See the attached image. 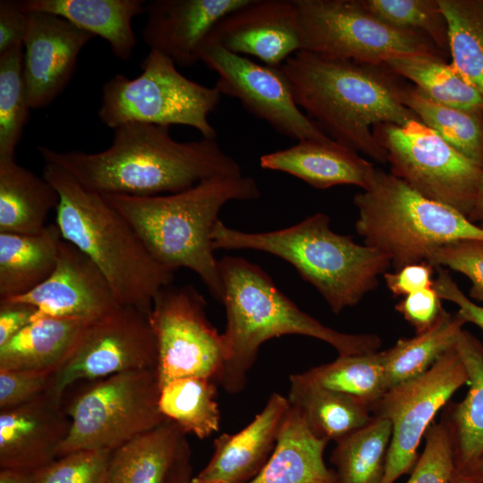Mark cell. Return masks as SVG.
Masks as SVG:
<instances>
[{
  "label": "cell",
  "instance_id": "6da1fadb",
  "mask_svg": "<svg viewBox=\"0 0 483 483\" xmlns=\"http://www.w3.org/2000/svg\"><path fill=\"white\" fill-rule=\"evenodd\" d=\"M103 151L37 149L47 164L71 174L85 189L100 195L157 196L177 193L216 176L242 175L239 164L216 139L181 142L170 126L129 123L114 129Z\"/></svg>",
  "mask_w": 483,
  "mask_h": 483
},
{
  "label": "cell",
  "instance_id": "7a4b0ae2",
  "mask_svg": "<svg viewBox=\"0 0 483 483\" xmlns=\"http://www.w3.org/2000/svg\"><path fill=\"white\" fill-rule=\"evenodd\" d=\"M301 109L335 142L380 164L386 153L373 133L381 123L404 125L417 115L400 100L396 75L383 65L300 50L279 67Z\"/></svg>",
  "mask_w": 483,
  "mask_h": 483
},
{
  "label": "cell",
  "instance_id": "3957f363",
  "mask_svg": "<svg viewBox=\"0 0 483 483\" xmlns=\"http://www.w3.org/2000/svg\"><path fill=\"white\" fill-rule=\"evenodd\" d=\"M131 225L153 258L171 272H195L222 301L219 260L212 232L221 208L232 200H253L259 188L250 176H216L177 193L157 196L102 195Z\"/></svg>",
  "mask_w": 483,
  "mask_h": 483
},
{
  "label": "cell",
  "instance_id": "277c9868",
  "mask_svg": "<svg viewBox=\"0 0 483 483\" xmlns=\"http://www.w3.org/2000/svg\"><path fill=\"white\" fill-rule=\"evenodd\" d=\"M219 269L227 359L218 385L228 393L243 390L259 347L275 337L299 335L316 338L330 344L339 356L379 352L382 341L377 335L347 334L323 325L285 296L257 265L225 256L219 260Z\"/></svg>",
  "mask_w": 483,
  "mask_h": 483
},
{
  "label": "cell",
  "instance_id": "5b68a950",
  "mask_svg": "<svg viewBox=\"0 0 483 483\" xmlns=\"http://www.w3.org/2000/svg\"><path fill=\"white\" fill-rule=\"evenodd\" d=\"M43 177L59 194L55 224L63 239L103 273L122 305L149 314L156 294L174 272L157 263L127 220L102 195L85 189L67 171L46 164Z\"/></svg>",
  "mask_w": 483,
  "mask_h": 483
},
{
  "label": "cell",
  "instance_id": "8992f818",
  "mask_svg": "<svg viewBox=\"0 0 483 483\" xmlns=\"http://www.w3.org/2000/svg\"><path fill=\"white\" fill-rule=\"evenodd\" d=\"M212 243L214 250H255L284 259L318 290L335 314L357 305L391 265L380 251L334 232L324 213L264 233L239 231L218 220Z\"/></svg>",
  "mask_w": 483,
  "mask_h": 483
},
{
  "label": "cell",
  "instance_id": "52a82bcc",
  "mask_svg": "<svg viewBox=\"0 0 483 483\" xmlns=\"http://www.w3.org/2000/svg\"><path fill=\"white\" fill-rule=\"evenodd\" d=\"M356 232L364 244L386 255L394 270L426 261L436 248L459 240L483 241V229L465 215L429 199L391 173L376 168L357 193Z\"/></svg>",
  "mask_w": 483,
  "mask_h": 483
},
{
  "label": "cell",
  "instance_id": "ba28073f",
  "mask_svg": "<svg viewBox=\"0 0 483 483\" xmlns=\"http://www.w3.org/2000/svg\"><path fill=\"white\" fill-rule=\"evenodd\" d=\"M175 65L168 56L150 50L138 77L117 73L110 78L102 88L100 121L113 129L129 123L186 125L199 131L202 138L216 139L208 115L222 94L216 86L186 78Z\"/></svg>",
  "mask_w": 483,
  "mask_h": 483
},
{
  "label": "cell",
  "instance_id": "9c48e42d",
  "mask_svg": "<svg viewBox=\"0 0 483 483\" xmlns=\"http://www.w3.org/2000/svg\"><path fill=\"white\" fill-rule=\"evenodd\" d=\"M156 369H136L99 379L67 408L69 434L59 456L80 450L114 451L165 422Z\"/></svg>",
  "mask_w": 483,
  "mask_h": 483
},
{
  "label": "cell",
  "instance_id": "30bf717a",
  "mask_svg": "<svg viewBox=\"0 0 483 483\" xmlns=\"http://www.w3.org/2000/svg\"><path fill=\"white\" fill-rule=\"evenodd\" d=\"M301 50L371 65L409 55L443 56L427 38L393 28L360 0H293Z\"/></svg>",
  "mask_w": 483,
  "mask_h": 483
},
{
  "label": "cell",
  "instance_id": "8fae6325",
  "mask_svg": "<svg viewBox=\"0 0 483 483\" xmlns=\"http://www.w3.org/2000/svg\"><path fill=\"white\" fill-rule=\"evenodd\" d=\"M373 133L386 153L392 174L422 196L469 218L477 199L482 167L417 119L402 126L377 124Z\"/></svg>",
  "mask_w": 483,
  "mask_h": 483
},
{
  "label": "cell",
  "instance_id": "7c38bea8",
  "mask_svg": "<svg viewBox=\"0 0 483 483\" xmlns=\"http://www.w3.org/2000/svg\"><path fill=\"white\" fill-rule=\"evenodd\" d=\"M206 305L191 285L169 284L154 297L148 319L157 342L160 388L189 377L219 383L227 359L226 345L223 333L209 322Z\"/></svg>",
  "mask_w": 483,
  "mask_h": 483
},
{
  "label": "cell",
  "instance_id": "4fadbf2b",
  "mask_svg": "<svg viewBox=\"0 0 483 483\" xmlns=\"http://www.w3.org/2000/svg\"><path fill=\"white\" fill-rule=\"evenodd\" d=\"M157 361V342L148 314L122 305L87 324L69 357L50 376L46 394L62 403L64 392L78 381L156 369Z\"/></svg>",
  "mask_w": 483,
  "mask_h": 483
},
{
  "label": "cell",
  "instance_id": "5bb4252c",
  "mask_svg": "<svg viewBox=\"0 0 483 483\" xmlns=\"http://www.w3.org/2000/svg\"><path fill=\"white\" fill-rule=\"evenodd\" d=\"M469 377L453 347L424 374L389 388L372 411L387 419L392 436L382 483H394L411 472L418 449L437 412Z\"/></svg>",
  "mask_w": 483,
  "mask_h": 483
},
{
  "label": "cell",
  "instance_id": "9a60e30c",
  "mask_svg": "<svg viewBox=\"0 0 483 483\" xmlns=\"http://www.w3.org/2000/svg\"><path fill=\"white\" fill-rule=\"evenodd\" d=\"M199 59L217 73L215 86L222 96L238 99L278 133L298 141H333L298 106L279 67L263 65L208 44L202 45Z\"/></svg>",
  "mask_w": 483,
  "mask_h": 483
},
{
  "label": "cell",
  "instance_id": "2e32d148",
  "mask_svg": "<svg viewBox=\"0 0 483 483\" xmlns=\"http://www.w3.org/2000/svg\"><path fill=\"white\" fill-rule=\"evenodd\" d=\"M13 300L36 307L32 321L54 318L91 323L122 306L99 268L64 240L52 274L29 293Z\"/></svg>",
  "mask_w": 483,
  "mask_h": 483
},
{
  "label": "cell",
  "instance_id": "e0dca14e",
  "mask_svg": "<svg viewBox=\"0 0 483 483\" xmlns=\"http://www.w3.org/2000/svg\"><path fill=\"white\" fill-rule=\"evenodd\" d=\"M23 76L30 108L49 106L66 88L82 48L95 36L47 13H27Z\"/></svg>",
  "mask_w": 483,
  "mask_h": 483
},
{
  "label": "cell",
  "instance_id": "ac0fdd59",
  "mask_svg": "<svg viewBox=\"0 0 483 483\" xmlns=\"http://www.w3.org/2000/svg\"><path fill=\"white\" fill-rule=\"evenodd\" d=\"M204 44L241 55H253L267 66L280 67L301 50L294 2L250 0L222 18Z\"/></svg>",
  "mask_w": 483,
  "mask_h": 483
},
{
  "label": "cell",
  "instance_id": "d6986e66",
  "mask_svg": "<svg viewBox=\"0 0 483 483\" xmlns=\"http://www.w3.org/2000/svg\"><path fill=\"white\" fill-rule=\"evenodd\" d=\"M71 419L47 394L0 411V468L37 470L56 460Z\"/></svg>",
  "mask_w": 483,
  "mask_h": 483
},
{
  "label": "cell",
  "instance_id": "ffe728a7",
  "mask_svg": "<svg viewBox=\"0 0 483 483\" xmlns=\"http://www.w3.org/2000/svg\"><path fill=\"white\" fill-rule=\"evenodd\" d=\"M250 0H152L147 2L144 42L180 66H192L213 27Z\"/></svg>",
  "mask_w": 483,
  "mask_h": 483
},
{
  "label": "cell",
  "instance_id": "44dd1931",
  "mask_svg": "<svg viewBox=\"0 0 483 483\" xmlns=\"http://www.w3.org/2000/svg\"><path fill=\"white\" fill-rule=\"evenodd\" d=\"M290 407L287 398L274 393L264 408L237 433H224L213 444L207 465L194 478L204 482L247 483L269 459Z\"/></svg>",
  "mask_w": 483,
  "mask_h": 483
},
{
  "label": "cell",
  "instance_id": "7402d4cb",
  "mask_svg": "<svg viewBox=\"0 0 483 483\" xmlns=\"http://www.w3.org/2000/svg\"><path fill=\"white\" fill-rule=\"evenodd\" d=\"M259 164L264 169L286 173L320 190L347 184L364 191L376 170L358 152L334 140H301L261 156Z\"/></svg>",
  "mask_w": 483,
  "mask_h": 483
},
{
  "label": "cell",
  "instance_id": "603a6c76",
  "mask_svg": "<svg viewBox=\"0 0 483 483\" xmlns=\"http://www.w3.org/2000/svg\"><path fill=\"white\" fill-rule=\"evenodd\" d=\"M454 348L466 368L469 390L462 401L445 406L441 421L452 440L455 470L467 472L483 453V343L462 329Z\"/></svg>",
  "mask_w": 483,
  "mask_h": 483
},
{
  "label": "cell",
  "instance_id": "cb8c5ba5",
  "mask_svg": "<svg viewBox=\"0 0 483 483\" xmlns=\"http://www.w3.org/2000/svg\"><path fill=\"white\" fill-rule=\"evenodd\" d=\"M143 0H22L25 13H47L106 40L113 54L123 61L131 58L136 45L131 21L145 13Z\"/></svg>",
  "mask_w": 483,
  "mask_h": 483
},
{
  "label": "cell",
  "instance_id": "d4e9b609",
  "mask_svg": "<svg viewBox=\"0 0 483 483\" xmlns=\"http://www.w3.org/2000/svg\"><path fill=\"white\" fill-rule=\"evenodd\" d=\"M326 445L310 431L300 411L290 405L269 459L247 483H336L335 470L324 461Z\"/></svg>",
  "mask_w": 483,
  "mask_h": 483
},
{
  "label": "cell",
  "instance_id": "484cf974",
  "mask_svg": "<svg viewBox=\"0 0 483 483\" xmlns=\"http://www.w3.org/2000/svg\"><path fill=\"white\" fill-rule=\"evenodd\" d=\"M64 239L56 224L37 234L0 233V300L25 295L54 271Z\"/></svg>",
  "mask_w": 483,
  "mask_h": 483
},
{
  "label": "cell",
  "instance_id": "4316f807",
  "mask_svg": "<svg viewBox=\"0 0 483 483\" xmlns=\"http://www.w3.org/2000/svg\"><path fill=\"white\" fill-rule=\"evenodd\" d=\"M186 442L166 419L112 451L107 483H166Z\"/></svg>",
  "mask_w": 483,
  "mask_h": 483
},
{
  "label": "cell",
  "instance_id": "83f0119b",
  "mask_svg": "<svg viewBox=\"0 0 483 483\" xmlns=\"http://www.w3.org/2000/svg\"><path fill=\"white\" fill-rule=\"evenodd\" d=\"M87 324L54 318L32 321L0 346V369L52 375L69 357Z\"/></svg>",
  "mask_w": 483,
  "mask_h": 483
},
{
  "label": "cell",
  "instance_id": "f1b7e54d",
  "mask_svg": "<svg viewBox=\"0 0 483 483\" xmlns=\"http://www.w3.org/2000/svg\"><path fill=\"white\" fill-rule=\"evenodd\" d=\"M55 187L13 159L0 160V233L37 234L56 209Z\"/></svg>",
  "mask_w": 483,
  "mask_h": 483
},
{
  "label": "cell",
  "instance_id": "f546056e",
  "mask_svg": "<svg viewBox=\"0 0 483 483\" xmlns=\"http://www.w3.org/2000/svg\"><path fill=\"white\" fill-rule=\"evenodd\" d=\"M287 400L300 411L310 431L335 443L366 425L372 412L349 397L323 387L303 373L290 377Z\"/></svg>",
  "mask_w": 483,
  "mask_h": 483
},
{
  "label": "cell",
  "instance_id": "4dcf8cb0",
  "mask_svg": "<svg viewBox=\"0 0 483 483\" xmlns=\"http://www.w3.org/2000/svg\"><path fill=\"white\" fill-rule=\"evenodd\" d=\"M464 322L443 310L428 330L411 338L399 339L383 352L387 388L413 379L428 371L445 353L453 349Z\"/></svg>",
  "mask_w": 483,
  "mask_h": 483
},
{
  "label": "cell",
  "instance_id": "1f68e13d",
  "mask_svg": "<svg viewBox=\"0 0 483 483\" xmlns=\"http://www.w3.org/2000/svg\"><path fill=\"white\" fill-rule=\"evenodd\" d=\"M400 100L422 123L483 168V113L440 104L411 85L402 84Z\"/></svg>",
  "mask_w": 483,
  "mask_h": 483
},
{
  "label": "cell",
  "instance_id": "d6a6232c",
  "mask_svg": "<svg viewBox=\"0 0 483 483\" xmlns=\"http://www.w3.org/2000/svg\"><path fill=\"white\" fill-rule=\"evenodd\" d=\"M392 436L387 419L373 416L335 444L330 462L336 483H382Z\"/></svg>",
  "mask_w": 483,
  "mask_h": 483
},
{
  "label": "cell",
  "instance_id": "836d02e7",
  "mask_svg": "<svg viewBox=\"0 0 483 483\" xmlns=\"http://www.w3.org/2000/svg\"><path fill=\"white\" fill-rule=\"evenodd\" d=\"M383 66L394 75L413 82L436 102L483 113L482 97L439 55H403L386 61Z\"/></svg>",
  "mask_w": 483,
  "mask_h": 483
},
{
  "label": "cell",
  "instance_id": "e575fe53",
  "mask_svg": "<svg viewBox=\"0 0 483 483\" xmlns=\"http://www.w3.org/2000/svg\"><path fill=\"white\" fill-rule=\"evenodd\" d=\"M216 385L215 380L205 377L174 379L160 388L159 410L185 435L208 438L220 428Z\"/></svg>",
  "mask_w": 483,
  "mask_h": 483
},
{
  "label": "cell",
  "instance_id": "d590c367",
  "mask_svg": "<svg viewBox=\"0 0 483 483\" xmlns=\"http://www.w3.org/2000/svg\"><path fill=\"white\" fill-rule=\"evenodd\" d=\"M451 66L483 98V0H438Z\"/></svg>",
  "mask_w": 483,
  "mask_h": 483
},
{
  "label": "cell",
  "instance_id": "8d00e7d4",
  "mask_svg": "<svg viewBox=\"0 0 483 483\" xmlns=\"http://www.w3.org/2000/svg\"><path fill=\"white\" fill-rule=\"evenodd\" d=\"M302 373L315 383L349 397L371 412L388 390L382 351L338 356L331 362Z\"/></svg>",
  "mask_w": 483,
  "mask_h": 483
},
{
  "label": "cell",
  "instance_id": "74e56055",
  "mask_svg": "<svg viewBox=\"0 0 483 483\" xmlns=\"http://www.w3.org/2000/svg\"><path fill=\"white\" fill-rule=\"evenodd\" d=\"M30 108L23 76V44L0 54V160L14 158Z\"/></svg>",
  "mask_w": 483,
  "mask_h": 483
},
{
  "label": "cell",
  "instance_id": "f35d334b",
  "mask_svg": "<svg viewBox=\"0 0 483 483\" xmlns=\"http://www.w3.org/2000/svg\"><path fill=\"white\" fill-rule=\"evenodd\" d=\"M376 18L397 30L424 37L444 56L449 53L448 30L438 0H360Z\"/></svg>",
  "mask_w": 483,
  "mask_h": 483
},
{
  "label": "cell",
  "instance_id": "ab89813d",
  "mask_svg": "<svg viewBox=\"0 0 483 483\" xmlns=\"http://www.w3.org/2000/svg\"><path fill=\"white\" fill-rule=\"evenodd\" d=\"M111 451L80 450L35 470V483H107Z\"/></svg>",
  "mask_w": 483,
  "mask_h": 483
},
{
  "label": "cell",
  "instance_id": "60d3db41",
  "mask_svg": "<svg viewBox=\"0 0 483 483\" xmlns=\"http://www.w3.org/2000/svg\"><path fill=\"white\" fill-rule=\"evenodd\" d=\"M425 445L406 483H449L454 470L452 440L445 425L433 422L425 436Z\"/></svg>",
  "mask_w": 483,
  "mask_h": 483
},
{
  "label": "cell",
  "instance_id": "b9f144b4",
  "mask_svg": "<svg viewBox=\"0 0 483 483\" xmlns=\"http://www.w3.org/2000/svg\"><path fill=\"white\" fill-rule=\"evenodd\" d=\"M426 261L434 267H448L467 276L471 284L470 297L483 305V241L466 239L441 245Z\"/></svg>",
  "mask_w": 483,
  "mask_h": 483
},
{
  "label": "cell",
  "instance_id": "7bdbcfd3",
  "mask_svg": "<svg viewBox=\"0 0 483 483\" xmlns=\"http://www.w3.org/2000/svg\"><path fill=\"white\" fill-rule=\"evenodd\" d=\"M51 374L0 369V411L13 408L45 394Z\"/></svg>",
  "mask_w": 483,
  "mask_h": 483
},
{
  "label": "cell",
  "instance_id": "ee69618b",
  "mask_svg": "<svg viewBox=\"0 0 483 483\" xmlns=\"http://www.w3.org/2000/svg\"><path fill=\"white\" fill-rule=\"evenodd\" d=\"M394 308L416 334L432 327L445 309L434 285L404 296Z\"/></svg>",
  "mask_w": 483,
  "mask_h": 483
},
{
  "label": "cell",
  "instance_id": "f6af8a7d",
  "mask_svg": "<svg viewBox=\"0 0 483 483\" xmlns=\"http://www.w3.org/2000/svg\"><path fill=\"white\" fill-rule=\"evenodd\" d=\"M434 267L427 261L412 263L394 272L383 275L388 290L395 296H406L418 291L432 287Z\"/></svg>",
  "mask_w": 483,
  "mask_h": 483
},
{
  "label": "cell",
  "instance_id": "bcb514c9",
  "mask_svg": "<svg viewBox=\"0 0 483 483\" xmlns=\"http://www.w3.org/2000/svg\"><path fill=\"white\" fill-rule=\"evenodd\" d=\"M435 268L436 279L434 280V288L441 300L456 304L459 307L456 314L465 324L472 323L483 330V305L470 301L444 267Z\"/></svg>",
  "mask_w": 483,
  "mask_h": 483
},
{
  "label": "cell",
  "instance_id": "7dc6e473",
  "mask_svg": "<svg viewBox=\"0 0 483 483\" xmlns=\"http://www.w3.org/2000/svg\"><path fill=\"white\" fill-rule=\"evenodd\" d=\"M28 21V13L21 1H0V54L18 44H23Z\"/></svg>",
  "mask_w": 483,
  "mask_h": 483
},
{
  "label": "cell",
  "instance_id": "c3c4849f",
  "mask_svg": "<svg viewBox=\"0 0 483 483\" xmlns=\"http://www.w3.org/2000/svg\"><path fill=\"white\" fill-rule=\"evenodd\" d=\"M37 309L17 300H0V346L31 323Z\"/></svg>",
  "mask_w": 483,
  "mask_h": 483
},
{
  "label": "cell",
  "instance_id": "681fc988",
  "mask_svg": "<svg viewBox=\"0 0 483 483\" xmlns=\"http://www.w3.org/2000/svg\"><path fill=\"white\" fill-rule=\"evenodd\" d=\"M193 477L191 448L187 441L182 447L166 483H191Z\"/></svg>",
  "mask_w": 483,
  "mask_h": 483
},
{
  "label": "cell",
  "instance_id": "f907efd6",
  "mask_svg": "<svg viewBox=\"0 0 483 483\" xmlns=\"http://www.w3.org/2000/svg\"><path fill=\"white\" fill-rule=\"evenodd\" d=\"M0 483H35V470L1 469Z\"/></svg>",
  "mask_w": 483,
  "mask_h": 483
},
{
  "label": "cell",
  "instance_id": "816d5d0a",
  "mask_svg": "<svg viewBox=\"0 0 483 483\" xmlns=\"http://www.w3.org/2000/svg\"><path fill=\"white\" fill-rule=\"evenodd\" d=\"M469 219L483 229V169L477 199Z\"/></svg>",
  "mask_w": 483,
  "mask_h": 483
},
{
  "label": "cell",
  "instance_id": "f5cc1de1",
  "mask_svg": "<svg viewBox=\"0 0 483 483\" xmlns=\"http://www.w3.org/2000/svg\"><path fill=\"white\" fill-rule=\"evenodd\" d=\"M449 483H482L473 476L454 470Z\"/></svg>",
  "mask_w": 483,
  "mask_h": 483
},
{
  "label": "cell",
  "instance_id": "db71d44e",
  "mask_svg": "<svg viewBox=\"0 0 483 483\" xmlns=\"http://www.w3.org/2000/svg\"><path fill=\"white\" fill-rule=\"evenodd\" d=\"M463 473H468L483 483V453L478 459L472 468L469 471Z\"/></svg>",
  "mask_w": 483,
  "mask_h": 483
},
{
  "label": "cell",
  "instance_id": "11a10c76",
  "mask_svg": "<svg viewBox=\"0 0 483 483\" xmlns=\"http://www.w3.org/2000/svg\"><path fill=\"white\" fill-rule=\"evenodd\" d=\"M191 483H216V482H204V481L198 480L193 477L191 479Z\"/></svg>",
  "mask_w": 483,
  "mask_h": 483
}]
</instances>
